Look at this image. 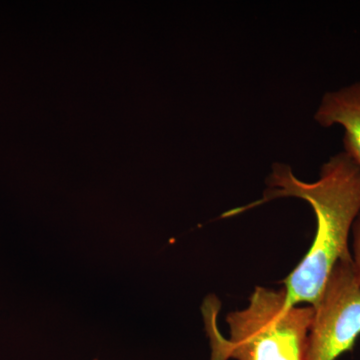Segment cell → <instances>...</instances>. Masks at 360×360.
I'll use <instances>...</instances> for the list:
<instances>
[{"mask_svg": "<svg viewBox=\"0 0 360 360\" xmlns=\"http://www.w3.org/2000/svg\"><path fill=\"white\" fill-rule=\"evenodd\" d=\"M314 307L307 360H336L352 352L360 336V285L352 252L333 267Z\"/></svg>", "mask_w": 360, "mask_h": 360, "instance_id": "cell-3", "label": "cell"}, {"mask_svg": "<svg viewBox=\"0 0 360 360\" xmlns=\"http://www.w3.org/2000/svg\"><path fill=\"white\" fill-rule=\"evenodd\" d=\"M267 186L262 200L226 212L224 217H232L276 198L307 201L316 217L314 243L283 283L288 304L307 303L314 307L333 267L350 253L348 241L360 210V167L342 151L322 165L316 181L304 182L293 174L288 165L276 163Z\"/></svg>", "mask_w": 360, "mask_h": 360, "instance_id": "cell-1", "label": "cell"}, {"mask_svg": "<svg viewBox=\"0 0 360 360\" xmlns=\"http://www.w3.org/2000/svg\"><path fill=\"white\" fill-rule=\"evenodd\" d=\"M352 264L355 276L360 285V210L357 214L354 224L352 225Z\"/></svg>", "mask_w": 360, "mask_h": 360, "instance_id": "cell-5", "label": "cell"}, {"mask_svg": "<svg viewBox=\"0 0 360 360\" xmlns=\"http://www.w3.org/2000/svg\"><path fill=\"white\" fill-rule=\"evenodd\" d=\"M201 310L212 360H307L314 307L288 304L284 288H255L246 309L227 315L229 338L217 326L219 300L208 296Z\"/></svg>", "mask_w": 360, "mask_h": 360, "instance_id": "cell-2", "label": "cell"}, {"mask_svg": "<svg viewBox=\"0 0 360 360\" xmlns=\"http://www.w3.org/2000/svg\"><path fill=\"white\" fill-rule=\"evenodd\" d=\"M314 120L322 127H342L343 153L360 167V82L324 94Z\"/></svg>", "mask_w": 360, "mask_h": 360, "instance_id": "cell-4", "label": "cell"}]
</instances>
